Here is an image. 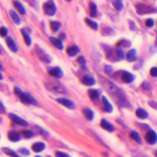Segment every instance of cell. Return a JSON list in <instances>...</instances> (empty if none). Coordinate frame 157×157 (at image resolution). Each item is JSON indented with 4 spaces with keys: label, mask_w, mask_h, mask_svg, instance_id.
<instances>
[{
    "label": "cell",
    "mask_w": 157,
    "mask_h": 157,
    "mask_svg": "<svg viewBox=\"0 0 157 157\" xmlns=\"http://www.w3.org/2000/svg\"><path fill=\"white\" fill-rule=\"evenodd\" d=\"M13 4L14 7L17 10V11L21 15H24L26 13V10L25 8L23 7L22 4L19 1H13Z\"/></svg>",
    "instance_id": "cell-23"
},
{
    "label": "cell",
    "mask_w": 157,
    "mask_h": 157,
    "mask_svg": "<svg viewBox=\"0 0 157 157\" xmlns=\"http://www.w3.org/2000/svg\"><path fill=\"white\" fill-rule=\"evenodd\" d=\"M155 156H156V157H157V150H156V151L155 152Z\"/></svg>",
    "instance_id": "cell-50"
},
{
    "label": "cell",
    "mask_w": 157,
    "mask_h": 157,
    "mask_svg": "<svg viewBox=\"0 0 157 157\" xmlns=\"http://www.w3.org/2000/svg\"><path fill=\"white\" fill-rule=\"evenodd\" d=\"M19 151L22 154V155H28L29 154V151L28 150H27L26 148H20L19 150Z\"/></svg>",
    "instance_id": "cell-44"
},
{
    "label": "cell",
    "mask_w": 157,
    "mask_h": 157,
    "mask_svg": "<svg viewBox=\"0 0 157 157\" xmlns=\"http://www.w3.org/2000/svg\"><path fill=\"white\" fill-rule=\"evenodd\" d=\"M101 45L107 60L110 62H117L124 59V53L121 48H114L105 44H101Z\"/></svg>",
    "instance_id": "cell-1"
},
{
    "label": "cell",
    "mask_w": 157,
    "mask_h": 157,
    "mask_svg": "<svg viewBox=\"0 0 157 157\" xmlns=\"http://www.w3.org/2000/svg\"><path fill=\"white\" fill-rule=\"evenodd\" d=\"M9 117L14 123L18 125H20L23 127H26L28 126V123L26 120H23L22 118H21L20 117L18 116L16 114H14L13 113H10L9 114Z\"/></svg>",
    "instance_id": "cell-8"
},
{
    "label": "cell",
    "mask_w": 157,
    "mask_h": 157,
    "mask_svg": "<svg viewBox=\"0 0 157 157\" xmlns=\"http://www.w3.org/2000/svg\"><path fill=\"white\" fill-rule=\"evenodd\" d=\"M101 34L104 36H112L115 35V30L110 27H104L101 29Z\"/></svg>",
    "instance_id": "cell-20"
},
{
    "label": "cell",
    "mask_w": 157,
    "mask_h": 157,
    "mask_svg": "<svg viewBox=\"0 0 157 157\" xmlns=\"http://www.w3.org/2000/svg\"><path fill=\"white\" fill-rule=\"evenodd\" d=\"M45 86L48 90L53 92L58 93H64L66 91L64 86L58 82H45Z\"/></svg>",
    "instance_id": "cell-4"
},
{
    "label": "cell",
    "mask_w": 157,
    "mask_h": 157,
    "mask_svg": "<svg viewBox=\"0 0 157 157\" xmlns=\"http://www.w3.org/2000/svg\"><path fill=\"white\" fill-rule=\"evenodd\" d=\"M8 33V31L7 29L4 26L1 27L0 29V34H1V37H5Z\"/></svg>",
    "instance_id": "cell-41"
},
{
    "label": "cell",
    "mask_w": 157,
    "mask_h": 157,
    "mask_svg": "<svg viewBox=\"0 0 157 157\" xmlns=\"http://www.w3.org/2000/svg\"><path fill=\"white\" fill-rule=\"evenodd\" d=\"M22 136L26 139H29V138H31L33 136V133L32 131H29V130H27V129H25L21 131V132Z\"/></svg>",
    "instance_id": "cell-37"
},
{
    "label": "cell",
    "mask_w": 157,
    "mask_h": 157,
    "mask_svg": "<svg viewBox=\"0 0 157 157\" xmlns=\"http://www.w3.org/2000/svg\"><path fill=\"white\" fill-rule=\"evenodd\" d=\"M100 126L102 129H104L106 131H110V132H112L114 130V128H113V126H112V124L110 123H109L108 121H107L105 119H104V118H102L101 120Z\"/></svg>",
    "instance_id": "cell-17"
},
{
    "label": "cell",
    "mask_w": 157,
    "mask_h": 157,
    "mask_svg": "<svg viewBox=\"0 0 157 157\" xmlns=\"http://www.w3.org/2000/svg\"><path fill=\"white\" fill-rule=\"evenodd\" d=\"M66 34H65L64 33H61L59 34V39L60 40H61V39L64 40V39H66Z\"/></svg>",
    "instance_id": "cell-46"
},
{
    "label": "cell",
    "mask_w": 157,
    "mask_h": 157,
    "mask_svg": "<svg viewBox=\"0 0 157 157\" xmlns=\"http://www.w3.org/2000/svg\"><path fill=\"white\" fill-rule=\"evenodd\" d=\"M88 96L91 100H95L99 98V93L97 90L90 89L88 91Z\"/></svg>",
    "instance_id": "cell-29"
},
{
    "label": "cell",
    "mask_w": 157,
    "mask_h": 157,
    "mask_svg": "<svg viewBox=\"0 0 157 157\" xmlns=\"http://www.w3.org/2000/svg\"><path fill=\"white\" fill-rule=\"evenodd\" d=\"M49 40L51 42V44L55 46L56 48L62 50L64 48L63 44L62 41L59 38H56L54 37H50L49 38Z\"/></svg>",
    "instance_id": "cell-15"
},
{
    "label": "cell",
    "mask_w": 157,
    "mask_h": 157,
    "mask_svg": "<svg viewBox=\"0 0 157 157\" xmlns=\"http://www.w3.org/2000/svg\"><path fill=\"white\" fill-rule=\"evenodd\" d=\"M130 137L138 144L142 143V139L139 134L136 131H132L130 134Z\"/></svg>",
    "instance_id": "cell-31"
},
{
    "label": "cell",
    "mask_w": 157,
    "mask_h": 157,
    "mask_svg": "<svg viewBox=\"0 0 157 157\" xmlns=\"http://www.w3.org/2000/svg\"><path fill=\"white\" fill-rule=\"evenodd\" d=\"M9 15L14 23H15L16 25H20L21 23L20 18L17 15L16 12H15L13 10H10Z\"/></svg>",
    "instance_id": "cell-24"
},
{
    "label": "cell",
    "mask_w": 157,
    "mask_h": 157,
    "mask_svg": "<svg viewBox=\"0 0 157 157\" xmlns=\"http://www.w3.org/2000/svg\"><path fill=\"white\" fill-rule=\"evenodd\" d=\"M112 2L113 6L117 10H121L123 7V2L122 1H113Z\"/></svg>",
    "instance_id": "cell-34"
},
{
    "label": "cell",
    "mask_w": 157,
    "mask_h": 157,
    "mask_svg": "<svg viewBox=\"0 0 157 157\" xmlns=\"http://www.w3.org/2000/svg\"><path fill=\"white\" fill-rule=\"evenodd\" d=\"M156 23H157V21H156Z\"/></svg>",
    "instance_id": "cell-52"
},
{
    "label": "cell",
    "mask_w": 157,
    "mask_h": 157,
    "mask_svg": "<svg viewBox=\"0 0 157 157\" xmlns=\"http://www.w3.org/2000/svg\"><path fill=\"white\" fill-rule=\"evenodd\" d=\"M0 110H1V113L4 112H5V110H6V109H5V107H4V105H3V104H2V102H1Z\"/></svg>",
    "instance_id": "cell-47"
},
{
    "label": "cell",
    "mask_w": 157,
    "mask_h": 157,
    "mask_svg": "<svg viewBox=\"0 0 157 157\" xmlns=\"http://www.w3.org/2000/svg\"><path fill=\"white\" fill-rule=\"evenodd\" d=\"M89 9H90V15L91 17H96L98 14V10H97V6L93 2H90L89 4Z\"/></svg>",
    "instance_id": "cell-25"
},
{
    "label": "cell",
    "mask_w": 157,
    "mask_h": 157,
    "mask_svg": "<svg viewBox=\"0 0 157 157\" xmlns=\"http://www.w3.org/2000/svg\"><path fill=\"white\" fill-rule=\"evenodd\" d=\"M82 113L87 120L91 121L94 118V112L90 108H84L82 109Z\"/></svg>",
    "instance_id": "cell-18"
},
{
    "label": "cell",
    "mask_w": 157,
    "mask_h": 157,
    "mask_svg": "<svg viewBox=\"0 0 157 157\" xmlns=\"http://www.w3.org/2000/svg\"><path fill=\"white\" fill-rule=\"evenodd\" d=\"M14 93L23 103L31 105L37 104V101L30 93L23 92L20 88L15 87Z\"/></svg>",
    "instance_id": "cell-2"
},
{
    "label": "cell",
    "mask_w": 157,
    "mask_h": 157,
    "mask_svg": "<svg viewBox=\"0 0 157 157\" xmlns=\"http://www.w3.org/2000/svg\"><path fill=\"white\" fill-rule=\"evenodd\" d=\"M116 46L119 48H129L131 46V42L128 39H121L119 40Z\"/></svg>",
    "instance_id": "cell-22"
},
{
    "label": "cell",
    "mask_w": 157,
    "mask_h": 157,
    "mask_svg": "<svg viewBox=\"0 0 157 157\" xmlns=\"http://www.w3.org/2000/svg\"><path fill=\"white\" fill-rule=\"evenodd\" d=\"M6 42L7 46L10 50H11L12 52H14V53H16L18 52L17 46L16 45L15 42L13 41V40L11 37H7Z\"/></svg>",
    "instance_id": "cell-16"
},
{
    "label": "cell",
    "mask_w": 157,
    "mask_h": 157,
    "mask_svg": "<svg viewBox=\"0 0 157 157\" xmlns=\"http://www.w3.org/2000/svg\"><path fill=\"white\" fill-rule=\"evenodd\" d=\"M66 53L71 57L74 56H75L79 52H80V49L78 48V46L77 45H73L71 47H68L66 49Z\"/></svg>",
    "instance_id": "cell-19"
},
{
    "label": "cell",
    "mask_w": 157,
    "mask_h": 157,
    "mask_svg": "<svg viewBox=\"0 0 157 157\" xmlns=\"http://www.w3.org/2000/svg\"><path fill=\"white\" fill-rule=\"evenodd\" d=\"M102 101L103 104V110L107 113H111L113 111V106L105 96H102Z\"/></svg>",
    "instance_id": "cell-14"
},
{
    "label": "cell",
    "mask_w": 157,
    "mask_h": 157,
    "mask_svg": "<svg viewBox=\"0 0 157 157\" xmlns=\"http://www.w3.org/2000/svg\"><path fill=\"white\" fill-rule=\"evenodd\" d=\"M113 71V67L110 65H105L104 66V72L107 75H110Z\"/></svg>",
    "instance_id": "cell-38"
},
{
    "label": "cell",
    "mask_w": 157,
    "mask_h": 157,
    "mask_svg": "<svg viewBox=\"0 0 157 157\" xmlns=\"http://www.w3.org/2000/svg\"><path fill=\"white\" fill-rule=\"evenodd\" d=\"M150 74L151 77H157V67H153L150 70Z\"/></svg>",
    "instance_id": "cell-40"
},
{
    "label": "cell",
    "mask_w": 157,
    "mask_h": 157,
    "mask_svg": "<svg viewBox=\"0 0 157 157\" xmlns=\"http://www.w3.org/2000/svg\"><path fill=\"white\" fill-rule=\"evenodd\" d=\"M56 101L58 104L67 107V109H73L75 108V104L71 99L66 98H58L56 99Z\"/></svg>",
    "instance_id": "cell-11"
},
{
    "label": "cell",
    "mask_w": 157,
    "mask_h": 157,
    "mask_svg": "<svg viewBox=\"0 0 157 157\" xmlns=\"http://www.w3.org/2000/svg\"><path fill=\"white\" fill-rule=\"evenodd\" d=\"M81 82L83 85L86 86H93L96 83L95 78L89 75H84L81 79Z\"/></svg>",
    "instance_id": "cell-12"
},
{
    "label": "cell",
    "mask_w": 157,
    "mask_h": 157,
    "mask_svg": "<svg viewBox=\"0 0 157 157\" xmlns=\"http://www.w3.org/2000/svg\"><path fill=\"white\" fill-rule=\"evenodd\" d=\"M35 157H42V156H36Z\"/></svg>",
    "instance_id": "cell-51"
},
{
    "label": "cell",
    "mask_w": 157,
    "mask_h": 157,
    "mask_svg": "<svg viewBox=\"0 0 157 157\" xmlns=\"http://www.w3.org/2000/svg\"><path fill=\"white\" fill-rule=\"evenodd\" d=\"M136 116L140 119H146L148 117V113L142 108H139L136 110Z\"/></svg>",
    "instance_id": "cell-21"
},
{
    "label": "cell",
    "mask_w": 157,
    "mask_h": 157,
    "mask_svg": "<svg viewBox=\"0 0 157 157\" xmlns=\"http://www.w3.org/2000/svg\"><path fill=\"white\" fill-rule=\"evenodd\" d=\"M77 62L80 64V67L83 70H86V59L83 56H79L77 58Z\"/></svg>",
    "instance_id": "cell-33"
},
{
    "label": "cell",
    "mask_w": 157,
    "mask_h": 157,
    "mask_svg": "<svg viewBox=\"0 0 157 157\" xmlns=\"http://www.w3.org/2000/svg\"><path fill=\"white\" fill-rule=\"evenodd\" d=\"M55 156L56 157H71L67 153H65L61 151H56L55 153Z\"/></svg>",
    "instance_id": "cell-43"
},
{
    "label": "cell",
    "mask_w": 157,
    "mask_h": 157,
    "mask_svg": "<svg viewBox=\"0 0 157 157\" xmlns=\"http://www.w3.org/2000/svg\"><path fill=\"white\" fill-rule=\"evenodd\" d=\"M156 33H157V31H156ZM155 46L157 47V36H156V37L155 41Z\"/></svg>",
    "instance_id": "cell-48"
},
{
    "label": "cell",
    "mask_w": 157,
    "mask_h": 157,
    "mask_svg": "<svg viewBox=\"0 0 157 157\" xmlns=\"http://www.w3.org/2000/svg\"><path fill=\"white\" fill-rule=\"evenodd\" d=\"M134 7L137 13L140 15L157 13L156 7L144 3L138 2L134 5Z\"/></svg>",
    "instance_id": "cell-3"
},
{
    "label": "cell",
    "mask_w": 157,
    "mask_h": 157,
    "mask_svg": "<svg viewBox=\"0 0 157 157\" xmlns=\"http://www.w3.org/2000/svg\"><path fill=\"white\" fill-rule=\"evenodd\" d=\"M155 25V21L152 18H148L145 21V26L148 28H152Z\"/></svg>",
    "instance_id": "cell-39"
},
{
    "label": "cell",
    "mask_w": 157,
    "mask_h": 157,
    "mask_svg": "<svg viewBox=\"0 0 157 157\" xmlns=\"http://www.w3.org/2000/svg\"><path fill=\"white\" fill-rule=\"evenodd\" d=\"M36 53L39 59L43 63H50L52 62L51 56L45 52L44 50L39 47H37L36 48Z\"/></svg>",
    "instance_id": "cell-6"
},
{
    "label": "cell",
    "mask_w": 157,
    "mask_h": 157,
    "mask_svg": "<svg viewBox=\"0 0 157 157\" xmlns=\"http://www.w3.org/2000/svg\"><path fill=\"white\" fill-rule=\"evenodd\" d=\"M121 80L126 83H130L134 82L136 79V76L133 74L128 71H124L121 75Z\"/></svg>",
    "instance_id": "cell-10"
},
{
    "label": "cell",
    "mask_w": 157,
    "mask_h": 157,
    "mask_svg": "<svg viewBox=\"0 0 157 157\" xmlns=\"http://www.w3.org/2000/svg\"><path fill=\"white\" fill-rule=\"evenodd\" d=\"M45 144L43 142H38L34 144L32 146V149L35 152H40L42 151L45 148Z\"/></svg>",
    "instance_id": "cell-27"
},
{
    "label": "cell",
    "mask_w": 157,
    "mask_h": 157,
    "mask_svg": "<svg viewBox=\"0 0 157 157\" xmlns=\"http://www.w3.org/2000/svg\"><path fill=\"white\" fill-rule=\"evenodd\" d=\"M50 29L53 32H56L58 31L61 26V23L57 21H51L50 23Z\"/></svg>",
    "instance_id": "cell-32"
},
{
    "label": "cell",
    "mask_w": 157,
    "mask_h": 157,
    "mask_svg": "<svg viewBox=\"0 0 157 157\" xmlns=\"http://www.w3.org/2000/svg\"><path fill=\"white\" fill-rule=\"evenodd\" d=\"M21 33L22 36H23V37L24 38V40H25L26 44L28 46H29L31 44V42H32L31 38L30 36L27 33L26 29H24V28H22L21 29Z\"/></svg>",
    "instance_id": "cell-28"
},
{
    "label": "cell",
    "mask_w": 157,
    "mask_h": 157,
    "mask_svg": "<svg viewBox=\"0 0 157 157\" xmlns=\"http://www.w3.org/2000/svg\"><path fill=\"white\" fill-rule=\"evenodd\" d=\"M141 86L144 90H150L152 89V85L151 83L147 80H145L142 83Z\"/></svg>",
    "instance_id": "cell-35"
},
{
    "label": "cell",
    "mask_w": 157,
    "mask_h": 157,
    "mask_svg": "<svg viewBox=\"0 0 157 157\" xmlns=\"http://www.w3.org/2000/svg\"><path fill=\"white\" fill-rule=\"evenodd\" d=\"M137 58V53L136 49L129 50L126 54V59L128 62H134Z\"/></svg>",
    "instance_id": "cell-13"
},
{
    "label": "cell",
    "mask_w": 157,
    "mask_h": 157,
    "mask_svg": "<svg viewBox=\"0 0 157 157\" xmlns=\"http://www.w3.org/2000/svg\"><path fill=\"white\" fill-rule=\"evenodd\" d=\"M85 23H86L88 26H90L91 29H94V30H95V31L98 29V23H97L96 21H94L91 20V19H90V18H86L85 19Z\"/></svg>",
    "instance_id": "cell-30"
},
{
    "label": "cell",
    "mask_w": 157,
    "mask_h": 157,
    "mask_svg": "<svg viewBox=\"0 0 157 157\" xmlns=\"http://www.w3.org/2000/svg\"><path fill=\"white\" fill-rule=\"evenodd\" d=\"M48 73L50 75L54 77L55 78H61L63 76V72L59 67L55 66V67H50L47 69Z\"/></svg>",
    "instance_id": "cell-9"
},
{
    "label": "cell",
    "mask_w": 157,
    "mask_h": 157,
    "mask_svg": "<svg viewBox=\"0 0 157 157\" xmlns=\"http://www.w3.org/2000/svg\"><path fill=\"white\" fill-rule=\"evenodd\" d=\"M1 71H2V70H3V67H2V64H1Z\"/></svg>",
    "instance_id": "cell-49"
},
{
    "label": "cell",
    "mask_w": 157,
    "mask_h": 157,
    "mask_svg": "<svg viewBox=\"0 0 157 157\" xmlns=\"http://www.w3.org/2000/svg\"><path fill=\"white\" fill-rule=\"evenodd\" d=\"M43 9L44 13L47 15H53L56 11V7L53 1H48L44 3Z\"/></svg>",
    "instance_id": "cell-5"
},
{
    "label": "cell",
    "mask_w": 157,
    "mask_h": 157,
    "mask_svg": "<svg viewBox=\"0 0 157 157\" xmlns=\"http://www.w3.org/2000/svg\"><path fill=\"white\" fill-rule=\"evenodd\" d=\"M2 151L4 153H6L7 155H9L12 157H19L13 151H12L10 149H9V148H2Z\"/></svg>",
    "instance_id": "cell-36"
},
{
    "label": "cell",
    "mask_w": 157,
    "mask_h": 157,
    "mask_svg": "<svg viewBox=\"0 0 157 157\" xmlns=\"http://www.w3.org/2000/svg\"><path fill=\"white\" fill-rule=\"evenodd\" d=\"M8 138L10 141L12 142H17L18 141L20 138V134L15 131H10L8 133Z\"/></svg>",
    "instance_id": "cell-26"
},
{
    "label": "cell",
    "mask_w": 157,
    "mask_h": 157,
    "mask_svg": "<svg viewBox=\"0 0 157 157\" xmlns=\"http://www.w3.org/2000/svg\"><path fill=\"white\" fill-rule=\"evenodd\" d=\"M148 105L152 107L153 109H156L157 110V103L153 101H149L148 102Z\"/></svg>",
    "instance_id": "cell-45"
},
{
    "label": "cell",
    "mask_w": 157,
    "mask_h": 157,
    "mask_svg": "<svg viewBox=\"0 0 157 157\" xmlns=\"http://www.w3.org/2000/svg\"><path fill=\"white\" fill-rule=\"evenodd\" d=\"M129 26L130 30L131 31H135L137 29V26L135 23L132 20H129Z\"/></svg>",
    "instance_id": "cell-42"
},
{
    "label": "cell",
    "mask_w": 157,
    "mask_h": 157,
    "mask_svg": "<svg viewBox=\"0 0 157 157\" xmlns=\"http://www.w3.org/2000/svg\"><path fill=\"white\" fill-rule=\"evenodd\" d=\"M145 139L146 142L150 144L154 145L157 143V134L153 129H149L145 136Z\"/></svg>",
    "instance_id": "cell-7"
}]
</instances>
